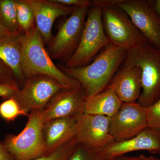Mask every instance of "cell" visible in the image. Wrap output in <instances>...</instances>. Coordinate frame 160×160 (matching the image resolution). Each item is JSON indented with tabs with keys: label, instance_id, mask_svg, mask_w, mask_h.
<instances>
[{
	"label": "cell",
	"instance_id": "cell-24",
	"mask_svg": "<svg viewBox=\"0 0 160 160\" xmlns=\"http://www.w3.org/2000/svg\"><path fill=\"white\" fill-rule=\"evenodd\" d=\"M69 160H99L95 151L79 143Z\"/></svg>",
	"mask_w": 160,
	"mask_h": 160
},
{
	"label": "cell",
	"instance_id": "cell-9",
	"mask_svg": "<svg viewBox=\"0 0 160 160\" xmlns=\"http://www.w3.org/2000/svg\"><path fill=\"white\" fill-rule=\"evenodd\" d=\"M149 44L160 50V15L152 1L116 0Z\"/></svg>",
	"mask_w": 160,
	"mask_h": 160
},
{
	"label": "cell",
	"instance_id": "cell-27",
	"mask_svg": "<svg viewBox=\"0 0 160 160\" xmlns=\"http://www.w3.org/2000/svg\"><path fill=\"white\" fill-rule=\"evenodd\" d=\"M52 2L68 6V7H82L91 6V1L89 0H50Z\"/></svg>",
	"mask_w": 160,
	"mask_h": 160
},
{
	"label": "cell",
	"instance_id": "cell-8",
	"mask_svg": "<svg viewBox=\"0 0 160 160\" xmlns=\"http://www.w3.org/2000/svg\"><path fill=\"white\" fill-rule=\"evenodd\" d=\"M57 80L50 77L37 75L26 79L22 89L13 98L20 108L29 113L42 110L52 98L64 89Z\"/></svg>",
	"mask_w": 160,
	"mask_h": 160
},
{
	"label": "cell",
	"instance_id": "cell-19",
	"mask_svg": "<svg viewBox=\"0 0 160 160\" xmlns=\"http://www.w3.org/2000/svg\"><path fill=\"white\" fill-rule=\"evenodd\" d=\"M0 22L12 34H22L18 22L16 0H0Z\"/></svg>",
	"mask_w": 160,
	"mask_h": 160
},
{
	"label": "cell",
	"instance_id": "cell-7",
	"mask_svg": "<svg viewBox=\"0 0 160 160\" xmlns=\"http://www.w3.org/2000/svg\"><path fill=\"white\" fill-rule=\"evenodd\" d=\"M89 7H75L61 24L57 34L48 43L47 51L52 59H61L73 54L81 41Z\"/></svg>",
	"mask_w": 160,
	"mask_h": 160
},
{
	"label": "cell",
	"instance_id": "cell-6",
	"mask_svg": "<svg viewBox=\"0 0 160 160\" xmlns=\"http://www.w3.org/2000/svg\"><path fill=\"white\" fill-rule=\"evenodd\" d=\"M109 43L103 28L102 7L91 1L79 44L65 66L73 68L88 65Z\"/></svg>",
	"mask_w": 160,
	"mask_h": 160
},
{
	"label": "cell",
	"instance_id": "cell-21",
	"mask_svg": "<svg viewBox=\"0 0 160 160\" xmlns=\"http://www.w3.org/2000/svg\"><path fill=\"white\" fill-rule=\"evenodd\" d=\"M29 114L20 108L13 98L5 100L0 104V117L8 122H13L21 116L27 117Z\"/></svg>",
	"mask_w": 160,
	"mask_h": 160
},
{
	"label": "cell",
	"instance_id": "cell-15",
	"mask_svg": "<svg viewBox=\"0 0 160 160\" xmlns=\"http://www.w3.org/2000/svg\"><path fill=\"white\" fill-rule=\"evenodd\" d=\"M123 66L109 85L122 103L136 102L142 91V70L137 66Z\"/></svg>",
	"mask_w": 160,
	"mask_h": 160
},
{
	"label": "cell",
	"instance_id": "cell-22",
	"mask_svg": "<svg viewBox=\"0 0 160 160\" xmlns=\"http://www.w3.org/2000/svg\"><path fill=\"white\" fill-rule=\"evenodd\" d=\"M78 144L74 137L49 154L32 160H69Z\"/></svg>",
	"mask_w": 160,
	"mask_h": 160
},
{
	"label": "cell",
	"instance_id": "cell-32",
	"mask_svg": "<svg viewBox=\"0 0 160 160\" xmlns=\"http://www.w3.org/2000/svg\"><path fill=\"white\" fill-rule=\"evenodd\" d=\"M142 160H160V159L158 158L154 157H146L144 155H142Z\"/></svg>",
	"mask_w": 160,
	"mask_h": 160
},
{
	"label": "cell",
	"instance_id": "cell-18",
	"mask_svg": "<svg viewBox=\"0 0 160 160\" xmlns=\"http://www.w3.org/2000/svg\"><path fill=\"white\" fill-rule=\"evenodd\" d=\"M20 35H11L0 38V59L12 69L19 86H23L26 79L21 67Z\"/></svg>",
	"mask_w": 160,
	"mask_h": 160
},
{
	"label": "cell",
	"instance_id": "cell-26",
	"mask_svg": "<svg viewBox=\"0 0 160 160\" xmlns=\"http://www.w3.org/2000/svg\"><path fill=\"white\" fill-rule=\"evenodd\" d=\"M18 84H0V97L4 101L12 98L20 90Z\"/></svg>",
	"mask_w": 160,
	"mask_h": 160
},
{
	"label": "cell",
	"instance_id": "cell-13",
	"mask_svg": "<svg viewBox=\"0 0 160 160\" xmlns=\"http://www.w3.org/2000/svg\"><path fill=\"white\" fill-rule=\"evenodd\" d=\"M139 150L160 154V132L148 127L134 137L114 141L96 152L99 160H107Z\"/></svg>",
	"mask_w": 160,
	"mask_h": 160
},
{
	"label": "cell",
	"instance_id": "cell-5",
	"mask_svg": "<svg viewBox=\"0 0 160 160\" xmlns=\"http://www.w3.org/2000/svg\"><path fill=\"white\" fill-rule=\"evenodd\" d=\"M25 128L18 134H6L3 143L16 160H32L46 155L42 110L29 112Z\"/></svg>",
	"mask_w": 160,
	"mask_h": 160
},
{
	"label": "cell",
	"instance_id": "cell-4",
	"mask_svg": "<svg viewBox=\"0 0 160 160\" xmlns=\"http://www.w3.org/2000/svg\"><path fill=\"white\" fill-rule=\"evenodd\" d=\"M92 2L102 7L103 28L109 43L128 51L149 42L126 12L116 4V0Z\"/></svg>",
	"mask_w": 160,
	"mask_h": 160
},
{
	"label": "cell",
	"instance_id": "cell-12",
	"mask_svg": "<svg viewBox=\"0 0 160 160\" xmlns=\"http://www.w3.org/2000/svg\"><path fill=\"white\" fill-rule=\"evenodd\" d=\"M111 118L83 114L78 119L75 137L78 142L97 152L114 140L109 132Z\"/></svg>",
	"mask_w": 160,
	"mask_h": 160
},
{
	"label": "cell",
	"instance_id": "cell-3",
	"mask_svg": "<svg viewBox=\"0 0 160 160\" xmlns=\"http://www.w3.org/2000/svg\"><path fill=\"white\" fill-rule=\"evenodd\" d=\"M124 65L142 70V91L138 102L148 108L160 99V50L149 42L128 50Z\"/></svg>",
	"mask_w": 160,
	"mask_h": 160
},
{
	"label": "cell",
	"instance_id": "cell-14",
	"mask_svg": "<svg viewBox=\"0 0 160 160\" xmlns=\"http://www.w3.org/2000/svg\"><path fill=\"white\" fill-rule=\"evenodd\" d=\"M33 10L36 27L45 43L53 38L52 26L55 20L61 16L70 15L75 7H68L52 2L50 0H25Z\"/></svg>",
	"mask_w": 160,
	"mask_h": 160
},
{
	"label": "cell",
	"instance_id": "cell-30",
	"mask_svg": "<svg viewBox=\"0 0 160 160\" xmlns=\"http://www.w3.org/2000/svg\"><path fill=\"white\" fill-rule=\"evenodd\" d=\"M11 35H17L12 34L7 30L3 26L2 24L0 22V38Z\"/></svg>",
	"mask_w": 160,
	"mask_h": 160
},
{
	"label": "cell",
	"instance_id": "cell-2",
	"mask_svg": "<svg viewBox=\"0 0 160 160\" xmlns=\"http://www.w3.org/2000/svg\"><path fill=\"white\" fill-rule=\"evenodd\" d=\"M21 67L25 79L37 75L53 78L66 89L75 88L80 84L55 65L45 47L37 27L27 34H21Z\"/></svg>",
	"mask_w": 160,
	"mask_h": 160
},
{
	"label": "cell",
	"instance_id": "cell-1",
	"mask_svg": "<svg viewBox=\"0 0 160 160\" xmlns=\"http://www.w3.org/2000/svg\"><path fill=\"white\" fill-rule=\"evenodd\" d=\"M127 50L109 43L86 66L67 68L59 65L58 67L66 74L76 80L82 86L87 98L104 90L110 84L126 59Z\"/></svg>",
	"mask_w": 160,
	"mask_h": 160
},
{
	"label": "cell",
	"instance_id": "cell-20",
	"mask_svg": "<svg viewBox=\"0 0 160 160\" xmlns=\"http://www.w3.org/2000/svg\"><path fill=\"white\" fill-rule=\"evenodd\" d=\"M18 22L23 34H27L36 27L33 10L25 0H16Z\"/></svg>",
	"mask_w": 160,
	"mask_h": 160
},
{
	"label": "cell",
	"instance_id": "cell-10",
	"mask_svg": "<svg viewBox=\"0 0 160 160\" xmlns=\"http://www.w3.org/2000/svg\"><path fill=\"white\" fill-rule=\"evenodd\" d=\"M147 109L138 103H123L111 118L109 132L114 141L134 137L148 128Z\"/></svg>",
	"mask_w": 160,
	"mask_h": 160
},
{
	"label": "cell",
	"instance_id": "cell-16",
	"mask_svg": "<svg viewBox=\"0 0 160 160\" xmlns=\"http://www.w3.org/2000/svg\"><path fill=\"white\" fill-rule=\"evenodd\" d=\"M78 118H60L44 123L43 134L46 147V155L56 150L75 137Z\"/></svg>",
	"mask_w": 160,
	"mask_h": 160
},
{
	"label": "cell",
	"instance_id": "cell-29",
	"mask_svg": "<svg viewBox=\"0 0 160 160\" xmlns=\"http://www.w3.org/2000/svg\"><path fill=\"white\" fill-rule=\"evenodd\" d=\"M107 160H142V155L136 157H131L126 156L125 155L120 156Z\"/></svg>",
	"mask_w": 160,
	"mask_h": 160
},
{
	"label": "cell",
	"instance_id": "cell-17",
	"mask_svg": "<svg viewBox=\"0 0 160 160\" xmlns=\"http://www.w3.org/2000/svg\"><path fill=\"white\" fill-rule=\"evenodd\" d=\"M110 85L104 90L90 97L87 98L84 114L113 117L122 104Z\"/></svg>",
	"mask_w": 160,
	"mask_h": 160
},
{
	"label": "cell",
	"instance_id": "cell-31",
	"mask_svg": "<svg viewBox=\"0 0 160 160\" xmlns=\"http://www.w3.org/2000/svg\"><path fill=\"white\" fill-rule=\"evenodd\" d=\"M152 2L154 9L160 15V0L152 1Z\"/></svg>",
	"mask_w": 160,
	"mask_h": 160
},
{
	"label": "cell",
	"instance_id": "cell-11",
	"mask_svg": "<svg viewBox=\"0 0 160 160\" xmlns=\"http://www.w3.org/2000/svg\"><path fill=\"white\" fill-rule=\"evenodd\" d=\"M86 99L81 84L75 88L61 89L42 110L44 123L60 118H79L84 113Z\"/></svg>",
	"mask_w": 160,
	"mask_h": 160
},
{
	"label": "cell",
	"instance_id": "cell-23",
	"mask_svg": "<svg viewBox=\"0 0 160 160\" xmlns=\"http://www.w3.org/2000/svg\"><path fill=\"white\" fill-rule=\"evenodd\" d=\"M147 109L148 127L160 132V99Z\"/></svg>",
	"mask_w": 160,
	"mask_h": 160
},
{
	"label": "cell",
	"instance_id": "cell-25",
	"mask_svg": "<svg viewBox=\"0 0 160 160\" xmlns=\"http://www.w3.org/2000/svg\"><path fill=\"white\" fill-rule=\"evenodd\" d=\"M18 84L12 70L0 59V84Z\"/></svg>",
	"mask_w": 160,
	"mask_h": 160
},
{
	"label": "cell",
	"instance_id": "cell-28",
	"mask_svg": "<svg viewBox=\"0 0 160 160\" xmlns=\"http://www.w3.org/2000/svg\"><path fill=\"white\" fill-rule=\"evenodd\" d=\"M0 160H16L7 150L3 142H0Z\"/></svg>",
	"mask_w": 160,
	"mask_h": 160
}]
</instances>
